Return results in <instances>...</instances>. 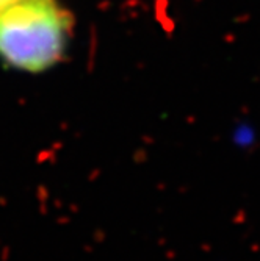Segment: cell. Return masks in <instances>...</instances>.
Wrapping results in <instances>:
<instances>
[{
    "mask_svg": "<svg viewBox=\"0 0 260 261\" xmlns=\"http://www.w3.org/2000/svg\"><path fill=\"white\" fill-rule=\"evenodd\" d=\"M69 17L55 0H19L0 11V57L27 72L60 61Z\"/></svg>",
    "mask_w": 260,
    "mask_h": 261,
    "instance_id": "6da1fadb",
    "label": "cell"
},
{
    "mask_svg": "<svg viewBox=\"0 0 260 261\" xmlns=\"http://www.w3.org/2000/svg\"><path fill=\"white\" fill-rule=\"evenodd\" d=\"M16 2H19V0H0V11L5 10V8H8L10 5H13V4H16Z\"/></svg>",
    "mask_w": 260,
    "mask_h": 261,
    "instance_id": "7a4b0ae2",
    "label": "cell"
}]
</instances>
